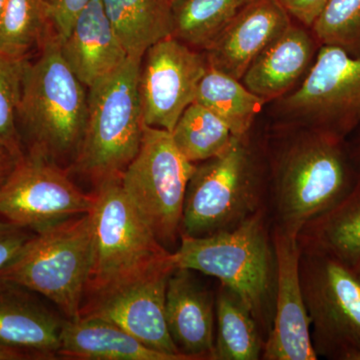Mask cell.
I'll return each mask as SVG.
<instances>
[{
  "label": "cell",
  "instance_id": "e575fe53",
  "mask_svg": "<svg viewBox=\"0 0 360 360\" xmlns=\"http://www.w3.org/2000/svg\"><path fill=\"white\" fill-rule=\"evenodd\" d=\"M348 153H349L350 158H352V165H354L355 170H356L357 174L360 177V141L352 153L348 150Z\"/></svg>",
  "mask_w": 360,
  "mask_h": 360
},
{
  "label": "cell",
  "instance_id": "5b68a950",
  "mask_svg": "<svg viewBox=\"0 0 360 360\" xmlns=\"http://www.w3.org/2000/svg\"><path fill=\"white\" fill-rule=\"evenodd\" d=\"M91 213L34 232L0 269V281L44 296L68 321L80 319L92 258Z\"/></svg>",
  "mask_w": 360,
  "mask_h": 360
},
{
  "label": "cell",
  "instance_id": "1f68e13d",
  "mask_svg": "<svg viewBox=\"0 0 360 360\" xmlns=\"http://www.w3.org/2000/svg\"><path fill=\"white\" fill-rule=\"evenodd\" d=\"M290 15L302 25L310 26L314 25L317 16L321 14L322 9L328 4L329 0H281Z\"/></svg>",
  "mask_w": 360,
  "mask_h": 360
},
{
  "label": "cell",
  "instance_id": "f1b7e54d",
  "mask_svg": "<svg viewBox=\"0 0 360 360\" xmlns=\"http://www.w3.org/2000/svg\"><path fill=\"white\" fill-rule=\"evenodd\" d=\"M25 63L11 60L0 52V146L18 160L25 155L18 127V108Z\"/></svg>",
  "mask_w": 360,
  "mask_h": 360
},
{
  "label": "cell",
  "instance_id": "f35d334b",
  "mask_svg": "<svg viewBox=\"0 0 360 360\" xmlns=\"http://www.w3.org/2000/svg\"></svg>",
  "mask_w": 360,
  "mask_h": 360
},
{
  "label": "cell",
  "instance_id": "8d00e7d4",
  "mask_svg": "<svg viewBox=\"0 0 360 360\" xmlns=\"http://www.w3.org/2000/svg\"><path fill=\"white\" fill-rule=\"evenodd\" d=\"M355 360H360V355H359V356H357L356 359H355Z\"/></svg>",
  "mask_w": 360,
  "mask_h": 360
},
{
  "label": "cell",
  "instance_id": "7402d4cb",
  "mask_svg": "<svg viewBox=\"0 0 360 360\" xmlns=\"http://www.w3.org/2000/svg\"><path fill=\"white\" fill-rule=\"evenodd\" d=\"M298 236H307L305 250L326 253L359 269L360 177L345 200L307 225Z\"/></svg>",
  "mask_w": 360,
  "mask_h": 360
},
{
  "label": "cell",
  "instance_id": "8992f818",
  "mask_svg": "<svg viewBox=\"0 0 360 360\" xmlns=\"http://www.w3.org/2000/svg\"><path fill=\"white\" fill-rule=\"evenodd\" d=\"M94 191L92 258L84 298L134 281L170 260V251L130 203L120 179Z\"/></svg>",
  "mask_w": 360,
  "mask_h": 360
},
{
  "label": "cell",
  "instance_id": "4fadbf2b",
  "mask_svg": "<svg viewBox=\"0 0 360 360\" xmlns=\"http://www.w3.org/2000/svg\"><path fill=\"white\" fill-rule=\"evenodd\" d=\"M175 267L172 259L134 281L86 296L82 317H96L120 326L146 347L189 360L175 347L165 319L168 281Z\"/></svg>",
  "mask_w": 360,
  "mask_h": 360
},
{
  "label": "cell",
  "instance_id": "9a60e30c",
  "mask_svg": "<svg viewBox=\"0 0 360 360\" xmlns=\"http://www.w3.org/2000/svg\"><path fill=\"white\" fill-rule=\"evenodd\" d=\"M291 25L281 0H252L205 49L210 68L236 79Z\"/></svg>",
  "mask_w": 360,
  "mask_h": 360
},
{
  "label": "cell",
  "instance_id": "7c38bea8",
  "mask_svg": "<svg viewBox=\"0 0 360 360\" xmlns=\"http://www.w3.org/2000/svg\"><path fill=\"white\" fill-rule=\"evenodd\" d=\"M207 58L174 37L151 45L142 58L139 96L148 127L172 132L180 116L195 103Z\"/></svg>",
  "mask_w": 360,
  "mask_h": 360
},
{
  "label": "cell",
  "instance_id": "30bf717a",
  "mask_svg": "<svg viewBox=\"0 0 360 360\" xmlns=\"http://www.w3.org/2000/svg\"><path fill=\"white\" fill-rule=\"evenodd\" d=\"M279 106L309 130L345 141L360 127V58L321 45L303 84Z\"/></svg>",
  "mask_w": 360,
  "mask_h": 360
},
{
  "label": "cell",
  "instance_id": "ac0fdd59",
  "mask_svg": "<svg viewBox=\"0 0 360 360\" xmlns=\"http://www.w3.org/2000/svg\"><path fill=\"white\" fill-rule=\"evenodd\" d=\"M37 293L0 281V341L56 359L65 317L49 309Z\"/></svg>",
  "mask_w": 360,
  "mask_h": 360
},
{
  "label": "cell",
  "instance_id": "e0dca14e",
  "mask_svg": "<svg viewBox=\"0 0 360 360\" xmlns=\"http://www.w3.org/2000/svg\"><path fill=\"white\" fill-rule=\"evenodd\" d=\"M60 51L70 70L86 89L129 58L101 0H90L78 14L70 34L60 42Z\"/></svg>",
  "mask_w": 360,
  "mask_h": 360
},
{
  "label": "cell",
  "instance_id": "f546056e",
  "mask_svg": "<svg viewBox=\"0 0 360 360\" xmlns=\"http://www.w3.org/2000/svg\"><path fill=\"white\" fill-rule=\"evenodd\" d=\"M54 32L59 41L68 37L78 14L82 13L90 0H46Z\"/></svg>",
  "mask_w": 360,
  "mask_h": 360
},
{
  "label": "cell",
  "instance_id": "d4e9b609",
  "mask_svg": "<svg viewBox=\"0 0 360 360\" xmlns=\"http://www.w3.org/2000/svg\"><path fill=\"white\" fill-rule=\"evenodd\" d=\"M252 0H172V37L205 49Z\"/></svg>",
  "mask_w": 360,
  "mask_h": 360
},
{
  "label": "cell",
  "instance_id": "ba28073f",
  "mask_svg": "<svg viewBox=\"0 0 360 360\" xmlns=\"http://www.w3.org/2000/svg\"><path fill=\"white\" fill-rule=\"evenodd\" d=\"M194 168L195 163L175 146L172 132L144 124L139 153L120 179L130 203L167 250L180 240Z\"/></svg>",
  "mask_w": 360,
  "mask_h": 360
},
{
  "label": "cell",
  "instance_id": "d590c367",
  "mask_svg": "<svg viewBox=\"0 0 360 360\" xmlns=\"http://www.w3.org/2000/svg\"><path fill=\"white\" fill-rule=\"evenodd\" d=\"M6 2L7 0H0V15H1L2 11L6 6Z\"/></svg>",
  "mask_w": 360,
  "mask_h": 360
},
{
  "label": "cell",
  "instance_id": "83f0119b",
  "mask_svg": "<svg viewBox=\"0 0 360 360\" xmlns=\"http://www.w3.org/2000/svg\"><path fill=\"white\" fill-rule=\"evenodd\" d=\"M311 28L321 45L360 58V0H329Z\"/></svg>",
  "mask_w": 360,
  "mask_h": 360
},
{
  "label": "cell",
  "instance_id": "484cf974",
  "mask_svg": "<svg viewBox=\"0 0 360 360\" xmlns=\"http://www.w3.org/2000/svg\"><path fill=\"white\" fill-rule=\"evenodd\" d=\"M52 30L46 0H7L0 15V52L25 63Z\"/></svg>",
  "mask_w": 360,
  "mask_h": 360
},
{
  "label": "cell",
  "instance_id": "ffe728a7",
  "mask_svg": "<svg viewBox=\"0 0 360 360\" xmlns=\"http://www.w3.org/2000/svg\"><path fill=\"white\" fill-rule=\"evenodd\" d=\"M315 42L309 32L290 25L250 65L243 84L264 101L283 96L311 63Z\"/></svg>",
  "mask_w": 360,
  "mask_h": 360
},
{
  "label": "cell",
  "instance_id": "603a6c76",
  "mask_svg": "<svg viewBox=\"0 0 360 360\" xmlns=\"http://www.w3.org/2000/svg\"><path fill=\"white\" fill-rule=\"evenodd\" d=\"M262 329L236 293L221 285L215 300L212 360H257L262 355Z\"/></svg>",
  "mask_w": 360,
  "mask_h": 360
},
{
  "label": "cell",
  "instance_id": "5bb4252c",
  "mask_svg": "<svg viewBox=\"0 0 360 360\" xmlns=\"http://www.w3.org/2000/svg\"><path fill=\"white\" fill-rule=\"evenodd\" d=\"M276 288L274 321L264 343L265 360H316L300 279L302 246L297 236L274 226Z\"/></svg>",
  "mask_w": 360,
  "mask_h": 360
},
{
  "label": "cell",
  "instance_id": "277c9868",
  "mask_svg": "<svg viewBox=\"0 0 360 360\" xmlns=\"http://www.w3.org/2000/svg\"><path fill=\"white\" fill-rule=\"evenodd\" d=\"M141 61L129 56L87 89L84 137L68 170L86 177L94 188L122 179L141 148L144 127L139 96Z\"/></svg>",
  "mask_w": 360,
  "mask_h": 360
},
{
  "label": "cell",
  "instance_id": "cb8c5ba5",
  "mask_svg": "<svg viewBox=\"0 0 360 360\" xmlns=\"http://www.w3.org/2000/svg\"><path fill=\"white\" fill-rule=\"evenodd\" d=\"M195 103L219 116L234 136L245 137L265 101L240 80L208 68L198 85Z\"/></svg>",
  "mask_w": 360,
  "mask_h": 360
},
{
  "label": "cell",
  "instance_id": "d6986e66",
  "mask_svg": "<svg viewBox=\"0 0 360 360\" xmlns=\"http://www.w3.org/2000/svg\"><path fill=\"white\" fill-rule=\"evenodd\" d=\"M58 356L78 360H184L146 347L120 326L96 317L65 319Z\"/></svg>",
  "mask_w": 360,
  "mask_h": 360
},
{
  "label": "cell",
  "instance_id": "3957f363",
  "mask_svg": "<svg viewBox=\"0 0 360 360\" xmlns=\"http://www.w3.org/2000/svg\"><path fill=\"white\" fill-rule=\"evenodd\" d=\"M359 179L345 139L309 130L277 160L274 226L298 238L307 225L345 200Z\"/></svg>",
  "mask_w": 360,
  "mask_h": 360
},
{
  "label": "cell",
  "instance_id": "52a82bcc",
  "mask_svg": "<svg viewBox=\"0 0 360 360\" xmlns=\"http://www.w3.org/2000/svg\"><path fill=\"white\" fill-rule=\"evenodd\" d=\"M245 137L196 165L187 186L181 234L200 238L229 231L262 206L255 160Z\"/></svg>",
  "mask_w": 360,
  "mask_h": 360
},
{
  "label": "cell",
  "instance_id": "8fae6325",
  "mask_svg": "<svg viewBox=\"0 0 360 360\" xmlns=\"http://www.w3.org/2000/svg\"><path fill=\"white\" fill-rule=\"evenodd\" d=\"M96 193H84L68 168L25 153L0 187V219L37 232L63 220L89 213Z\"/></svg>",
  "mask_w": 360,
  "mask_h": 360
},
{
  "label": "cell",
  "instance_id": "4dcf8cb0",
  "mask_svg": "<svg viewBox=\"0 0 360 360\" xmlns=\"http://www.w3.org/2000/svg\"><path fill=\"white\" fill-rule=\"evenodd\" d=\"M33 234L34 231L0 219V269L18 255Z\"/></svg>",
  "mask_w": 360,
  "mask_h": 360
},
{
  "label": "cell",
  "instance_id": "9c48e42d",
  "mask_svg": "<svg viewBox=\"0 0 360 360\" xmlns=\"http://www.w3.org/2000/svg\"><path fill=\"white\" fill-rule=\"evenodd\" d=\"M300 279L317 355L355 360L360 355V269L302 250Z\"/></svg>",
  "mask_w": 360,
  "mask_h": 360
},
{
  "label": "cell",
  "instance_id": "6da1fadb",
  "mask_svg": "<svg viewBox=\"0 0 360 360\" xmlns=\"http://www.w3.org/2000/svg\"><path fill=\"white\" fill-rule=\"evenodd\" d=\"M87 89L70 70L54 30L23 65L18 127L25 153L63 165L84 137Z\"/></svg>",
  "mask_w": 360,
  "mask_h": 360
},
{
  "label": "cell",
  "instance_id": "74e56055",
  "mask_svg": "<svg viewBox=\"0 0 360 360\" xmlns=\"http://www.w3.org/2000/svg\"><path fill=\"white\" fill-rule=\"evenodd\" d=\"M359 269H360V267H359Z\"/></svg>",
  "mask_w": 360,
  "mask_h": 360
},
{
  "label": "cell",
  "instance_id": "7a4b0ae2",
  "mask_svg": "<svg viewBox=\"0 0 360 360\" xmlns=\"http://www.w3.org/2000/svg\"><path fill=\"white\" fill-rule=\"evenodd\" d=\"M170 259L175 269L219 279L269 335L274 321L276 260L264 207L229 231L200 238L181 234Z\"/></svg>",
  "mask_w": 360,
  "mask_h": 360
},
{
  "label": "cell",
  "instance_id": "44dd1931",
  "mask_svg": "<svg viewBox=\"0 0 360 360\" xmlns=\"http://www.w3.org/2000/svg\"><path fill=\"white\" fill-rule=\"evenodd\" d=\"M116 37L130 58L172 37V0H101Z\"/></svg>",
  "mask_w": 360,
  "mask_h": 360
},
{
  "label": "cell",
  "instance_id": "2e32d148",
  "mask_svg": "<svg viewBox=\"0 0 360 360\" xmlns=\"http://www.w3.org/2000/svg\"><path fill=\"white\" fill-rule=\"evenodd\" d=\"M165 319L179 352L189 360L212 359L215 341V302L193 276L175 269L168 281Z\"/></svg>",
  "mask_w": 360,
  "mask_h": 360
},
{
  "label": "cell",
  "instance_id": "836d02e7",
  "mask_svg": "<svg viewBox=\"0 0 360 360\" xmlns=\"http://www.w3.org/2000/svg\"><path fill=\"white\" fill-rule=\"evenodd\" d=\"M18 160L11 151L0 146V187L13 172Z\"/></svg>",
  "mask_w": 360,
  "mask_h": 360
},
{
  "label": "cell",
  "instance_id": "4316f807",
  "mask_svg": "<svg viewBox=\"0 0 360 360\" xmlns=\"http://www.w3.org/2000/svg\"><path fill=\"white\" fill-rule=\"evenodd\" d=\"M172 135L180 153L193 163L224 153L236 137L219 116L198 103L184 111Z\"/></svg>",
  "mask_w": 360,
  "mask_h": 360
},
{
  "label": "cell",
  "instance_id": "d6a6232c",
  "mask_svg": "<svg viewBox=\"0 0 360 360\" xmlns=\"http://www.w3.org/2000/svg\"><path fill=\"white\" fill-rule=\"evenodd\" d=\"M44 359L37 352L0 341V360Z\"/></svg>",
  "mask_w": 360,
  "mask_h": 360
}]
</instances>
